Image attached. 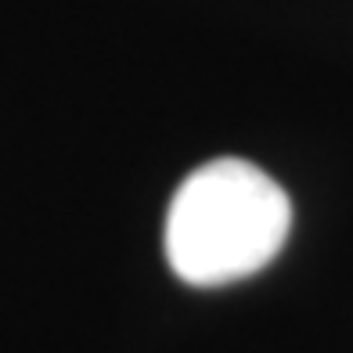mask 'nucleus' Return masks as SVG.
Segmentation results:
<instances>
[{"label":"nucleus","mask_w":353,"mask_h":353,"mask_svg":"<svg viewBox=\"0 0 353 353\" xmlns=\"http://www.w3.org/2000/svg\"><path fill=\"white\" fill-rule=\"evenodd\" d=\"M292 228V202L278 181L245 159H213L176 188L166 213L173 274L216 288L263 270Z\"/></svg>","instance_id":"1"}]
</instances>
